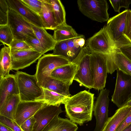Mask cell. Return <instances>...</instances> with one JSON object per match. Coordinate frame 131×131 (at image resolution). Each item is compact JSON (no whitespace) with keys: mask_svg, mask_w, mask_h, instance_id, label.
<instances>
[{"mask_svg":"<svg viewBox=\"0 0 131 131\" xmlns=\"http://www.w3.org/2000/svg\"><path fill=\"white\" fill-rule=\"evenodd\" d=\"M127 9L111 18L107 21L106 29L115 48L119 49L131 45V42L124 35Z\"/></svg>","mask_w":131,"mask_h":131,"instance_id":"cell-4","label":"cell"},{"mask_svg":"<svg viewBox=\"0 0 131 131\" xmlns=\"http://www.w3.org/2000/svg\"><path fill=\"white\" fill-rule=\"evenodd\" d=\"M20 101L19 95L8 96L0 107V115L14 121L17 109Z\"/></svg>","mask_w":131,"mask_h":131,"instance_id":"cell-22","label":"cell"},{"mask_svg":"<svg viewBox=\"0 0 131 131\" xmlns=\"http://www.w3.org/2000/svg\"><path fill=\"white\" fill-rule=\"evenodd\" d=\"M131 124V110L116 131H122Z\"/></svg>","mask_w":131,"mask_h":131,"instance_id":"cell-40","label":"cell"},{"mask_svg":"<svg viewBox=\"0 0 131 131\" xmlns=\"http://www.w3.org/2000/svg\"><path fill=\"white\" fill-rule=\"evenodd\" d=\"M90 52L109 54L115 48L107 32L105 25L86 40Z\"/></svg>","mask_w":131,"mask_h":131,"instance_id":"cell-10","label":"cell"},{"mask_svg":"<svg viewBox=\"0 0 131 131\" xmlns=\"http://www.w3.org/2000/svg\"><path fill=\"white\" fill-rule=\"evenodd\" d=\"M107 73L112 74L119 70L131 75V61L118 49L115 48L108 55L107 60Z\"/></svg>","mask_w":131,"mask_h":131,"instance_id":"cell-13","label":"cell"},{"mask_svg":"<svg viewBox=\"0 0 131 131\" xmlns=\"http://www.w3.org/2000/svg\"><path fill=\"white\" fill-rule=\"evenodd\" d=\"M7 24L13 33L14 39L25 41L29 35L34 33L31 24L20 14L9 8Z\"/></svg>","mask_w":131,"mask_h":131,"instance_id":"cell-9","label":"cell"},{"mask_svg":"<svg viewBox=\"0 0 131 131\" xmlns=\"http://www.w3.org/2000/svg\"><path fill=\"white\" fill-rule=\"evenodd\" d=\"M0 61V77L1 79L8 76L11 70L12 60L9 47L4 45L1 49Z\"/></svg>","mask_w":131,"mask_h":131,"instance_id":"cell-24","label":"cell"},{"mask_svg":"<svg viewBox=\"0 0 131 131\" xmlns=\"http://www.w3.org/2000/svg\"><path fill=\"white\" fill-rule=\"evenodd\" d=\"M94 94L85 90L69 97L64 104L66 116L80 126L91 121Z\"/></svg>","mask_w":131,"mask_h":131,"instance_id":"cell-1","label":"cell"},{"mask_svg":"<svg viewBox=\"0 0 131 131\" xmlns=\"http://www.w3.org/2000/svg\"><path fill=\"white\" fill-rule=\"evenodd\" d=\"M9 47L11 53L18 51L34 49L29 46L25 41L15 39H14Z\"/></svg>","mask_w":131,"mask_h":131,"instance_id":"cell-33","label":"cell"},{"mask_svg":"<svg viewBox=\"0 0 131 131\" xmlns=\"http://www.w3.org/2000/svg\"><path fill=\"white\" fill-rule=\"evenodd\" d=\"M68 60L61 56L52 54L43 55L38 60L35 74L38 83L43 88L51 78L52 72L61 66L70 63Z\"/></svg>","mask_w":131,"mask_h":131,"instance_id":"cell-3","label":"cell"},{"mask_svg":"<svg viewBox=\"0 0 131 131\" xmlns=\"http://www.w3.org/2000/svg\"><path fill=\"white\" fill-rule=\"evenodd\" d=\"M53 10L58 27L67 24L66 12L63 4L59 0H48Z\"/></svg>","mask_w":131,"mask_h":131,"instance_id":"cell-29","label":"cell"},{"mask_svg":"<svg viewBox=\"0 0 131 131\" xmlns=\"http://www.w3.org/2000/svg\"><path fill=\"white\" fill-rule=\"evenodd\" d=\"M77 124L70 119L58 116L54 117L42 131H77Z\"/></svg>","mask_w":131,"mask_h":131,"instance_id":"cell-18","label":"cell"},{"mask_svg":"<svg viewBox=\"0 0 131 131\" xmlns=\"http://www.w3.org/2000/svg\"><path fill=\"white\" fill-rule=\"evenodd\" d=\"M14 38L8 24L0 25V41L4 45L9 47Z\"/></svg>","mask_w":131,"mask_h":131,"instance_id":"cell-30","label":"cell"},{"mask_svg":"<svg viewBox=\"0 0 131 131\" xmlns=\"http://www.w3.org/2000/svg\"><path fill=\"white\" fill-rule=\"evenodd\" d=\"M122 131H131V124Z\"/></svg>","mask_w":131,"mask_h":131,"instance_id":"cell-43","label":"cell"},{"mask_svg":"<svg viewBox=\"0 0 131 131\" xmlns=\"http://www.w3.org/2000/svg\"><path fill=\"white\" fill-rule=\"evenodd\" d=\"M26 6L39 15L42 8V0H20Z\"/></svg>","mask_w":131,"mask_h":131,"instance_id":"cell-35","label":"cell"},{"mask_svg":"<svg viewBox=\"0 0 131 131\" xmlns=\"http://www.w3.org/2000/svg\"><path fill=\"white\" fill-rule=\"evenodd\" d=\"M124 35L131 42V9H127Z\"/></svg>","mask_w":131,"mask_h":131,"instance_id":"cell-38","label":"cell"},{"mask_svg":"<svg viewBox=\"0 0 131 131\" xmlns=\"http://www.w3.org/2000/svg\"><path fill=\"white\" fill-rule=\"evenodd\" d=\"M68 49L69 60L72 62L86 45V40L85 36L74 38L67 40Z\"/></svg>","mask_w":131,"mask_h":131,"instance_id":"cell-25","label":"cell"},{"mask_svg":"<svg viewBox=\"0 0 131 131\" xmlns=\"http://www.w3.org/2000/svg\"><path fill=\"white\" fill-rule=\"evenodd\" d=\"M108 55L95 52H91L90 54L93 88L98 91L105 87L107 73Z\"/></svg>","mask_w":131,"mask_h":131,"instance_id":"cell-7","label":"cell"},{"mask_svg":"<svg viewBox=\"0 0 131 131\" xmlns=\"http://www.w3.org/2000/svg\"><path fill=\"white\" fill-rule=\"evenodd\" d=\"M116 85L112 101L119 108L131 99V75L117 70Z\"/></svg>","mask_w":131,"mask_h":131,"instance_id":"cell-8","label":"cell"},{"mask_svg":"<svg viewBox=\"0 0 131 131\" xmlns=\"http://www.w3.org/2000/svg\"><path fill=\"white\" fill-rule=\"evenodd\" d=\"M109 92L106 89L100 90L94 105L93 114L96 121L94 131H101L109 118Z\"/></svg>","mask_w":131,"mask_h":131,"instance_id":"cell-11","label":"cell"},{"mask_svg":"<svg viewBox=\"0 0 131 131\" xmlns=\"http://www.w3.org/2000/svg\"><path fill=\"white\" fill-rule=\"evenodd\" d=\"M11 53V70L18 71L29 66L39 59L42 54L34 49L16 51Z\"/></svg>","mask_w":131,"mask_h":131,"instance_id":"cell-14","label":"cell"},{"mask_svg":"<svg viewBox=\"0 0 131 131\" xmlns=\"http://www.w3.org/2000/svg\"><path fill=\"white\" fill-rule=\"evenodd\" d=\"M0 131H13L11 128L0 122Z\"/></svg>","mask_w":131,"mask_h":131,"instance_id":"cell-42","label":"cell"},{"mask_svg":"<svg viewBox=\"0 0 131 131\" xmlns=\"http://www.w3.org/2000/svg\"><path fill=\"white\" fill-rule=\"evenodd\" d=\"M90 52L86 45L72 62L77 65L73 80L89 89L93 88L90 62Z\"/></svg>","mask_w":131,"mask_h":131,"instance_id":"cell-5","label":"cell"},{"mask_svg":"<svg viewBox=\"0 0 131 131\" xmlns=\"http://www.w3.org/2000/svg\"><path fill=\"white\" fill-rule=\"evenodd\" d=\"M0 122L8 127L13 131H23L14 120L0 115Z\"/></svg>","mask_w":131,"mask_h":131,"instance_id":"cell-36","label":"cell"},{"mask_svg":"<svg viewBox=\"0 0 131 131\" xmlns=\"http://www.w3.org/2000/svg\"><path fill=\"white\" fill-rule=\"evenodd\" d=\"M42 88L43 93V102L47 105L60 106L61 104H64L69 97L44 88Z\"/></svg>","mask_w":131,"mask_h":131,"instance_id":"cell-28","label":"cell"},{"mask_svg":"<svg viewBox=\"0 0 131 131\" xmlns=\"http://www.w3.org/2000/svg\"><path fill=\"white\" fill-rule=\"evenodd\" d=\"M131 110V107L123 106L108 118L101 131H116Z\"/></svg>","mask_w":131,"mask_h":131,"instance_id":"cell-20","label":"cell"},{"mask_svg":"<svg viewBox=\"0 0 131 131\" xmlns=\"http://www.w3.org/2000/svg\"><path fill=\"white\" fill-rule=\"evenodd\" d=\"M72 83L64 82L51 78L46 83L45 88L54 92L66 96H71L69 92L70 86Z\"/></svg>","mask_w":131,"mask_h":131,"instance_id":"cell-26","label":"cell"},{"mask_svg":"<svg viewBox=\"0 0 131 131\" xmlns=\"http://www.w3.org/2000/svg\"><path fill=\"white\" fill-rule=\"evenodd\" d=\"M63 112L60 106L45 103L34 116L36 122L32 131H42L54 117Z\"/></svg>","mask_w":131,"mask_h":131,"instance_id":"cell-12","label":"cell"},{"mask_svg":"<svg viewBox=\"0 0 131 131\" xmlns=\"http://www.w3.org/2000/svg\"><path fill=\"white\" fill-rule=\"evenodd\" d=\"M9 9L6 0H0V25L7 24Z\"/></svg>","mask_w":131,"mask_h":131,"instance_id":"cell-34","label":"cell"},{"mask_svg":"<svg viewBox=\"0 0 131 131\" xmlns=\"http://www.w3.org/2000/svg\"><path fill=\"white\" fill-rule=\"evenodd\" d=\"M77 3L80 12L92 20L102 23L109 19L106 0H78Z\"/></svg>","mask_w":131,"mask_h":131,"instance_id":"cell-6","label":"cell"},{"mask_svg":"<svg viewBox=\"0 0 131 131\" xmlns=\"http://www.w3.org/2000/svg\"><path fill=\"white\" fill-rule=\"evenodd\" d=\"M119 49L121 52L131 61V45L124 47Z\"/></svg>","mask_w":131,"mask_h":131,"instance_id":"cell-41","label":"cell"},{"mask_svg":"<svg viewBox=\"0 0 131 131\" xmlns=\"http://www.w3.org/2000/svg\"><path fill=\"white\" fill-rule=\"evenodd\" d=\"M42 6L39 16L45 29L54 30L58 27L54 14L48 0H42Z\"/></svg>","mask_w":131,"mask_h":131,"instance_id":"cell-19","label":"cell"},{"mask_svg":"<svg viewBox=\"0 0 131 131\" xmlns=\"http://www.w3.org/2000/svg\"><path fill=\"white\" fill-rule=\"evenodd\" d=\"M53 50V54L61 56L69 60L68 49L67 40L57 42Z\"/></svg>","mask_w":131,"mask_h":131,"instance_id":"cell-32","label":"cell"},{"mask_svg":"<svg viewBox=\"0 0 131 131\" xmlns=\"http://www.w3.org/2000/svg\"><path fill=\"white\" fill-rule=\"evenodd\" d=\"M19 91L15 74H9L0 79V107L8 96L19 95Z\"/></svg>","mask_w":131,"mask_h":131,"instance_id":"cell-17","label":"cell"},{"mask_svg":"<svg viewBox=\"0 0 131 131\" xmlns=\"http://www.w3.org/2000/svg\"><path fill=\"white\" fill-rule=\"evenodd\" d=\"M112 6L115 12L120 13V9L122 7L127 9L131 3L130 0H110Z\"/></svg>","mask_w":131,"mask_h":131,"instance_id":"cell-37","label":"cell"},{"mask_svg":"<svg viewBox=\"0 0 131 131\" xmlns=\"http://www.w3.org/2000/svg\"><path fill=\"white\" fill-rule=\"evenodd\" d=\"M6 1L9 9L17 12L31 24L44 28L39 15L26 6L20 0H7Z\"/></svg>","mask_w":131,"mask_h":131,"instance_id":"cell-16","label":"cell"},{"mask_svg":"<svg viewBox=\"0 0 131 131\" xmlns=\"http://www.w3.org/2000/svg\"><path fill=\"white\" fill-rule=\"evenodd\" d=\"M21 101L43 102V93L35 75L17 71L15 74Z\"/></svg>","mask_w":131,"mask_h":131,"instance_id":"cell-2","label":"cell"},{"mask_svg":"<svg viewBox=\"0 0 131 131\" xmlns=\"http://www.w3.org/2000/svg\"><path fill=\"white\" fill-rule=\"evenodd\" d=\"M31 25L34 34L46 52L53 50L57 42L53 36L48 33L44 28L38 27L31 24Z\"/></svg>","mask_w":131,"mask_h":131,"instance_id":"cell-23","label":"cell"},{"mask_svg":"<svg viewBox=\"0 0 131 131\" xmlns=\"http://www.w3.org/2000/svg\"><path fill=\"white\" fill-rule=\"evenodd\" d=\"M25 41L35 51L41 53L42 55L46 52L44 47L34 33L28 35L26 37Z\"/></svg>","mask_w":131,"mask_h":131,"instance_id":"cell-31","label":"cell"},{"mask_svg":"<svg viewBox=\"0 0 131 131\" xmlns=\"http://www.w3.org/2000/svg\"><path fill=\"white\" fill-rule=\"evenodd\" d=\"M36 119L34 116L25 121L20 126L23 131H32Z\"/></svg>","mask_w":131,"mask_h":131,"instance_id":"cell-39","label":"cell"},{"mask_svg":"<svg viewBox=\"0 0 131 131\" xmlns=\"http://www.w3.org/2000/svg\"><path fill=\"white\" fill-rule=\"evenodd\" d=\"M125 106L131 107V99L125 104L124 106Z\"/></svg>","mask_w":131,"mask_h":131,"instance_id":"cell-44","label":"cell"},{"mask_svg":"<svg viewBox=\"0 0 131 131\" xmlns=\"http://www.w3.org/2000/svg\"><path fill=\"white\" fill-rule=\"evenodd\" d=\"M83 35L78 34L71 26L66 24L59 27L54 30L53 36L57 42L79 38Z\"/></svg>","mask_w":131,"mask_h":131,"instance_id":"cell-27","label":"cell"},{"mask_svg":"<svg viewBox=\"0 0 131 131\" xmlns=\"http://www.w3.org/2000/svg\"><path fill=\"white\" fill-rule=\"evenodd\" d=\"M44 104L41 101H20L17 109L14 121L20 127L25 121L34 116Z\"/></svg>","mask_w":131,"mask_h":131,"instance_id":"cell-15","label":"cell"},{"mask_svg":"<svg viewBox=\"0 0 131 131\" xmlns=\"http://www.w3.org/2000/svg\"><path fill=\"white\" fill-rule=\"evenodd\" d=\"M77 68V65L72 62L54 69L52 72L51 76L63 82L72 83Z\"/></svg>","mask_w":131,"mask_h":131,"instance_id":"cell-21","label":"cell"}]
</instances>
